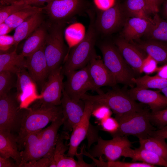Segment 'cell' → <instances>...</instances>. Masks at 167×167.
I'll use <instances>...</instances> for the list:
<instances>
[{
    "mask_svg": "<svg viewBox=\"0 0 167 167\" xmlns=\"http://www.w3.org/2000/svg\"><path fill=\"white\" fill-rule=\"evenodd\" d=\"M52 0H17L14 3L32 6L41 5L45 3L47 4Z\"/></svg>",
    "mask_w": 167,
    "mask_h": 167,
    "instance_id": "45",
    "label": "cell"
},
{
    "mask_svg": "<svg viewBox=\"0 0 167 167\" xmlns=\"http://www.w3.org/2000/svg\"><path fill=\"white\" fill-rule=\"evenodd\" d=\"M86 0H52L42 7L57 24L81 14L88 9Z\"/></svg>",
    "mask_w": 167,
    "mask_h": 167,
    "instance_id": "10",
    "label": "cell"
},
{
    "mask_svg": "<svg viewBox=\"0 0 167 167\" xmlns=\"http://www.w3.org/2000/svg\"><path fill=\"white\" fill-rule=\"evenodd\" d=\"M100 122L103 130L110 133L113 136L118 132L119 124L115 118L110 117L100 121Z\"/></svg>",
    "mask_w": 167,
    "mask_h": 167,
    "instance_id": "37",
    "label": "cell"
},
{
    "mask_svg": "<svg viewBox=\"0 0 167 167\" xmlns=\"http://www.w3.org/2000/svg\"><path fill=\"white\" fill-rule=\"evenodd\" d=\"M128 18L122 3L117 2L110 8L97 12L96 27L99 34L109 35L122 28Z\"/></svg>",
    "mask_w": 167,
    "mask_h": 167,
    "instance_id": "8",
    "label": "cell"
},
{
    "mask_svg": "<svg viewBox=\"0 0 167 167\" xmlns=\"http://www.w3.org/2000/svg\"><path fill=\"white\" fill-rule=\"evenodd\" d=\"M61 105L62 109L64 129L72 131L83 117L85 106L84 101L81 99L76 101L71 99L63 88Z\"/></svg>",
    "mask_w": 167,
    "mask_h": 167,
    "instance_id": "15",
    "label": "cell"
},
{
    "mask_svg": "<svg viewBox=\"0 0 167 167\" xmlns=\"http://www.w3.org/2000/svg\"><path fill=\"white\" fill-rule=\"evenodd\" d=\"M96 144L94 145L89 153L86 152L84 148L83 154L93 157H102L104 155L108 161H115L122 156L125 150L131 147V143L126 136L119 135L113 136L109 140L98 137Z\"/></svg>",
    "mask_w": 167,
    "mask_h": 167,
    "instance_id": "9",
    "label": "cell"
},
{
    "mask_svg": "<svg viewBox=\"0 0 167 167\" xmlns=\"http://www.w3.org/2000/svg\"><path fill=\"white\" fill-rule=\"evenodd\" d=\"M156 75L160 77L167 79V63L158 67Z\"/></svg>",
    "mask_w": 167,
    "mask_h": 167,
    "instance_id": "48",
    "label": "cell"
},
{
    "mask_svg": "<svg viewBox=\"0 0 167 167\" xmlns=\"http://www.w3.org/2000/svg\"><path fill=\"white\" fill-rule=\"evenodd\" d=\"M122 156L131 158L134 161H141L155 166L167 167V161L162 157L140 147L134 149L128 148L125 151Z\"/></svg>",
    "mask_w": 167,
    "mask_h": 167,
    "instance_id": "25",
    "label": "cell"
},
{
    "mask_svg": "<svg viewBox=\"0 0 167 167\" xmlns=\"http://www.w3.org/2000/svg\"><path fill=\"white\" fill-rule=\"evenodd\" d=\"M17 0H0L2 5H8L14 3Z\"/></svg>",
    "mask_w": 167,
    "mask_h": 167,
    "instance_id": "51",
    "label": "cell"
},
{
    "mask_svg": "<svg viewBox=\"0 0 167 167\" xmlns=\"http://www.w3.org/2000/svg\"><path fill=\"white\" fill-rule=\"evenodd\" d=\"M151 136L167 139V126L161 129L153 131L151 133Z\"/></svg>",
    "mask_w": 167,
    "mask_h": 167,
    "instance_id": "46",
    "label": "cell"
},
{
    "mask_svg": "<svg viewBox=\"0 0 167 167\" xmlns=\"http://www.w3.org/2000/svg\"><path fill=\"white\" fill-rule=\"evenodd\" d=\"M105 167H154L155 166L143 162H127L118 161L106 162Z\"/></svg>",
    "mask_w": 167,
    "mask_h": 167,
    "instance_id": "40",
    "label": "cell"
},
{
    "mask_svg": "<svg viewBox=\"0 0 167 167\" xmlns=\"http://www.w3.org/2000/svg\"><path fill=\"white\" fill-rule=\"evenodd\" d=\"M63 24L56 23L47 34L44 53L49 73L59 68L65 58L66 48L63 38Z\"/></svg>",
    "mask_w": 167,
    "mask_h": 167,
    "instance_id": "7",
    "label": "cell"
},
{
    "mask_svg": "<svg viewBox=\"0 0 167 167\" xmlns=\"http://www.w3.org/2000/svg\"><path fill=\"white\" fill-rule=\"evenodd\" d=\"M122 4L128 18L137 17L149 20L152 19L149 15L152 14L144 0H124Z\"/></svg>",
    "mask_w": 167,
    "mask_h": 167,
    "instance_id": "30",
    "label": "cell"
},
{
    "mask_svg": "<svg viewBox=\"0 0 167 167\" xmlns=\"http://www.w3.org/2000/svg\"><path fill=\"white\" fill-rule=\"evenodd\" d=\"M47 34L45 28L39 27L25 41L21 53L25 58L40 49L45 43Z\"/></svg>",
    "mask_w": 167,
    "mask_h": 167,
    "instance_id": "29",
    "label": "cell"
},
{
    "mask_svg": "<svg viewBox=\"0 0 167 167\" xmlns=\"http://www.w3.org/2000/svg\"><path fill=\"white\" fill-rule=\"evenodd\" d=\"M18 148L16 137L11 131L0 130V156L12 158L19 167L21 163L22 158Z\"/></svg>",
    "mask_w": 167,
    "mask_h": 167,
    "instance_id": "22",
    "label": "cell"
},
{
    "mask_svg": "<svg viewBox=\"0 0 167 167\" xmlns=\"http://www.w3.org/2000/svg\"><path fill=\"white\" fill-rule=\"evenodd\" d=\"M92 82L98 91L101 93L100 88L103 86H114L117 84L112 75L105 65L103 60L96 53L87 65Z\"/></svg>",
    "mask_w": 167,
    "mask_h": 167,
    "instance_id": "17",
    "label": "cell"
},
{
    "mask_svg": "<svg viewBox=\"0 0 167 167\" xmlns=\"http://www.w3.org/2000/svg\"><path fill=\"white\" fill-rule=\"evenodd\" d=\"M154 59L158 63H167V44L152 39L130 42Z\"/></svg>",
    "mask_w": 167,
    "mask_h": 167,
    "instance_id": "21",
    "label": "cell"
},
{
    "mask_svg": "<svg viewBox=\"0 0 167 167\" xmlns=\"http://www.w3.org/2000/svg\"><path fill=\"white\" fill-rule=\"evenodd\" d=\"M45 46V44L40 49L25 57L26 69L36 84L42 87L49 74L44 53Z\"/></svg>",
    "mask_w": 167,
    "mask_h": 167,
    "instance_id": "16",
    "label": "cell"
},
{
    "mask_svg": "<svg viewBox=\"0 0 167 167\" xmlns=\"http://www.w3.org/2000/svg\"><path fill=\"white\" fill-rule=\"evenodd\" d=\"M41 12H38L30 17L15 29L13 36L16 48L20 41L28 38L40 27L42 20Z\"/></svg>",
    "mask_w": 167,
    "mask_h": 167,
    "instance_id": "26",
    "label": "cell"
},
{
    "mask_svg": "<svg viewBox=\"0 0 167 167\" xmlns=\"http://www.w3.org/2000/svg\"><path fill=\"white\" fill-rule=\"evenodd\" d=\"M63 135H58L51 167H87L86 163L65 154L69 147L64 143Z\"/></svg>",
    "mask_w": 167,
    "mask_h": 167,
    "instance_id": "23",
    "label": "cell"
},
{
    "mask_svg": "<svg viewBox=\"0 0 167 167\" xmlns=\"http://www.w3.org/2000/svg\"><path fill=\"white\" fill-rule=\"evenodd\" d=\"M158 62L149 55H147L143 60L140 68V73L143 72L147 74L156 72L158 67Z\"/></svg>",
    "mask_w": 167,
    "mask_h": 167,
    "instance_id": "38",
    "label": "cell"
},
{
    "mask_svg": "<svg viewBox=\"0 0 167 167\" xmlns=\"http://www.w3.org/2000/svg\"><path fill=\"white\" fill-rule=\"evenodd\" d=\"M135 101L148 105L152 112H155L167 108V98L159 91L132 88L126 92Z\"/></svg>",
    "mask_w": 167,
    "mask_h": 167,
    "instance_id": "18",
    "label": "cell"
},
{
    "mask_svg": "<svg viewBox=\"0 0 167 167\" xmlns=\"http://www.w3.org/2000/svg\"><path fill=\"white\" fill-rule=\"evenodd\" d=\"M132 82L138 88L161 89L167 87V79L160 77L156 75L151 76L146 75L137 78H134Z\"/></svg>",
    "mask_w": 167,
    "mask_h": 167,
    "instance_id": "33",
    "label": "cell"
},
{
    "mask_svg": "<svg viewBox=\"0 0 167 167\" xmlns=\"http://www.w3.org/2000/svg\"><path fill=\"white\" fill-rule=\"evenodd\" d=\"M159 90L167 98V87Z\"/></svg>",
    "mask_w": 167,
    "mask_h": 167,
    "instance_id": "52",
    "label": "cell"
},
{
    "mask_svg": "<svg viewBox=\"0 0 167 167\" xmlns=\"http://www.w3.org/2000/svg\"><path fill=\"white\" fill-rule=\"evenodd\" d=\"M161 13L163 18L167 20V0H165L162 5Z\"/></svg>",
    "mask_w": 167,
    "mask_h": 167,
    "instance_id": "50",
    "label": "cell"
},
{
    "mask_svg": "<svg viewBox=\"0 0 167 167\" xmlns=\"http://www.w3.org/2000/svg\"><path fill=\"white\" fill-rule=\"evenodd\" d=\"M152 14L158 13L165 0H144Z\"/></svg>",
    "mask_w": 167,
    "mask_h": 167,
    "instance_id": "43",
    "label": "cell"
},
{
    "mask_svg": "<svg viewBox=\"0 0 167 167\" xmlns=\"http://www.w3.org/2000/svg\"><path fill=\"white\" fill-rule=\"evenodd\" d=\"M83 101L85 104L84 114L81 120L72 131L66 155L73 158L75 156H77L78 147L82 141L88 136L92 126L90 123V120L94 106L89 101Z\"/></svg>",
    "mask_w": 167,
    "mask_h": 167,
    "instance_id": "14",
    "label": "cell"
},
{
    "mask_svg": "<svg viewBox=\"0 0 167 167\" xmlns=\"http://www.w3.org/2000/svg\"><path fill=\"white\" fill-rule=\"evenodd\" d=\"M147 109L134 112L121 116H115L119 124L117 135L126 136L133 135L139 138H146L151 136L152 132L156 130L151 124Z\"/></svg>",
    "mask_w": 167,
    "mask_h": 167,
    "instance_id": "6",
    "label": "cell"
},
{
    "mask_svg": "<svg viewBox=\"0 0 167 167\" xmlns=\"http://www.w3.org/2000/svg\"><path fill=\"white\" fill-rule=\"evenodd\" d=\"M12 30V29L5 22L0 24V36L7 35Z\"/></svg>",
    "mask_w": 167,
    "mask_h": 167,
    "instance_id": "49",
    "label": "cell"
},
{
    "mask_svg": "<svg viewBox=\"0 0 167 167\" xmlns=\"http://www.w3.org/2000/svg\"><path fill=\"white\" fill-rule=\"evenodd\" d=\"M21 53L18 54L16 48L9 53L0 54V72L9 71L15 74L20 69L26 68V59Z\"/></svg>",
    "mask_w": 167,
    "mask_h": 167,
    "instance_id": "27",
    "label": "cell"
},
{
    "mask_svg": "<svg viewBox=\"0 0 167 167\" xmlns=\"http://www.w3.org/2000/svg\"><path fill=\"white\" fill-rule=\"evenodd\" d=\"M150 119L151 123L158 129L167 126V108L159 111L150 112Z\"/></svg>",
    "mask_w": 167,
    "mask_h": 167,
    "instance_id": "35",
    "label": "cell"
},
{
    "mask_svg": "<svg viewBox=\"0 0 167 167\" xmlns=\"http://www.w3.org/2000/svg\"><path fill=\"white\" fill-rule=\"evenodd\" d=\"M66 76L67 79L64 84V89L71 99L79 101L89 90L95 91L98 93L90 77L87 65Z\"/></svg>",
    "mask_w": 167,
    "mask_h": 167,
    "instance_id": "12",
    "label": "cell"
},
{
    "mask_svg": "<svg viewBox=\"0 0 167 167\" xmlns=\"http://www.w3.org/2000/svg\"><path fill=\"white\" fill-rule=\"evenodd\" d=\"M62 116L61 105H45L39 103L25 109L16 137L18 144L22 146L24 139L28 134L42 130L49 123Z\"/></svg>",
    "mask_w": 167,
    "mask_h": 167,
    "instance_id": "3",
    "label": "cell"
},
{
    "mask_svg": "<svg viewBox=\"0 0 167 167\" xmlns=\"http://www.w3.org/2000/svg\"><path fill=\"white\" fill-rule=\"evenodd\" d=\"M63 122L62 116L46 128L28 134L23 144L24 148L21 152L22 161L20 165L43 157L53 158L58 131Z\"/></svg>",
    "mask_w": 167,
    "mask_h": 167,
    "instance_id": "1",
    "label": "cell"
},
{
    "mask_svg": "<svg viewBox=\"0 0 167 167\" xmlns=\"http://www.w3.org/2000/svg\"><path fill=\"white\" fill-rule=\"evenodd\" d=\"M96 6L101 10H107L113 6L115 3V0H94Z\"/></svg>",
    "mask_w": 167,
    "mask_h": 167,
    "instance_id": "44",
    "label": "cell"
},
{
    "mask_svg": "<svg viewBox=\"0 0 167 167\" xmlns=\"http://www.w3.org/2000/svg\"><path fill=\"white\" fill-rule=\"evenodd\" d=\"M15 41L13 36L7 35L0 36V49L5 51L9 49L13 45H15Z\"/></svg>",
    "mask_w": 167,
    "mask_h": 167,
    "instance_id": "42",
    "label": "cell"
},
{
    "mask_svg": "<svg viewBox=\"0 0 167 167\" xmlns=\"http://www.w3.org/2000/svg\"><path fill=\"white\" fill-rule=\"evenodd\" d=\"M15 74L17 90L16 97L18 101L21 102L27 97L36 94V83L26 68L21 69Z\"/></svg>",
    "mask_w": 167,
    "mask_h": 167,
    "instance_id": "24",
    "label": "cell"
},
{
    "mask_svg": "<svg viewBox=\"0 0 167 167\" xmlns=\"http://www.w3.org/2000/svg\"><path fill=\"white\" fill-rule=\"evenodd\" d=\"M81 99L89 101L95 105L106 106L117 116L140 111L144 109L126 92L118 90H113L105 93L103 92L95 95L85 93Z\"/></svg>",
    "mask_w": 167,
    "mask_h": 167,
    "instance_id": "5",
    "label": "cell"
},
{
    "mask_svg": "<svg viewBox=\"0 0 167 167\" xmlns=\"http://www.w3.org/2000/svg\"><path fill=\"white\" fill-rule=\"evenodd\" d=\"M14 74L9 71L0 72V96L8 93L14 86Z\"/></svg>",
    "mask_w": 167,
    "mask_h": 167,
    "instance_id": "34",
    "label": "cell"
},
{
    "mask_svg": "<svg viewBox=\"0 0 167 167\" xmlns=\"http://www.w3.org/2000/svg\"><path fill=\"white\" fill-rule=\"evenodd\" d=\"M62 66L50 72L42 87L39 103L45 105H61L64 88Z\"/></svg>",
    "mask_w": 167,
    "mask_h": 167,
    "instance_id": "13",
    "label": "cell"
},
{
    "mask_svg": "<svg viewBox=\"0 0 167 167\" xmlns=\"http://www.w3.org/2000/svg\"><path fill=\"white\" fill-rule=\"evenodd\" d=\"M114 43L127 63L135 73H140L142 63L147 56L143 51L132 43L119 36Z\"/></svg>",
    "mask_w": 167,
    "mask_h": 167,
    "instance_id": "19",
    "label": "cell"
},
{
    "mask_svg": "<svg viewBox=\"0 0 167 167\" xmlns=\"http://www.w3.org/2000/svg\"><path fill=\"white\" fill-rule=\"evenodd\" d=\"M98 47L102 55L103 62L113 75L117 84L133 88L132 80L135 73L125 61L114 43L104 41Z\"/></svg>",
    "mask_w": 167,
    "mask_h": 167,
    "instance_id": "4",
    "label": "cell"
},
{
    "mask_svg": "<svg viewBox=\"0 0 167 167\" xmlns=\"http://www.w3.org/2000/svg\"><path fill=\"white\" fill-rule=\"evenodd\" d=\"M42 10V7L28 5L11 15L5 22L13 30L30 17Z\"/></svg>",
    "mask_w": 167,
    "mask_h": 167,
    "instance_id": "32",
    "label": "cell"
},
{
    "mask_svg": "<svg viewBox=\"0 0 167 167\" xmlns=\"http://www.w3.org/2000/svg\"><path fill=\"white\" fill-rule=\"evenodd\" d=\"M18 101L16 96L8 93L0 96V130L19 131L25 109Z\"/></svg>",
    "mask_w": 167,
    "mask_h": 167,
    "instance_id": "11",
    "label": "cell"
},
{
    "mask_svg": "<svg viewBox=\"0 0 167 167\" xmlns=\"http://www.w3.org/2000/svg\"><path fill=\"white\" fill-rule=\"evenodd\" d=\"M151 19L149 20L137 17L128 18L119 36L130 42L139 40L147 31Z\"/></svg>",
    "mask_w": 167,
    "mask_h": 167,
    "instance_id": "20",
    "label": "cell"
},
{
    "mask_svg": "<svg viewBox=\"0 0 167 167\" xmlns=\"http://www.w3.org/2000/svg\"><path fill=\"white\" fill-rule=\"evenodd\" d=\"M94 105V107L92 112V115L98 120L100 121L111 117L112 112L109 107L103 105Z\"/></svg>",
    "mask_w": 167,
    "mask_h": 167,
    "instance_id": "39",
    "label": "cell"
},
{
    "mask_svg": "<svg viewBox=\"0 0 167 167\" xmlns=\"http://www.w3.org/2000/svg\"><path fill=\"white\" fill-rule=\"evenodd\" d=\"M27 6L14 3L2 7L0 10V24L5 22L8 17L15 12Z\"/></svg>",
    "mask_w": 167,
    "mask_h": 167,
    "instance_id": "36",
    "label": "cell"
},
{
    "mask_svg": "<svg viewBox=\"0 0 167 167\" xmlns=\"http://www.w3.org/2000/svg\"><path fill=\"white\" fill-rule=\"evenodd\" d=\"M10 158H5L0 156V167H18L17 164L11 160Z\"/></svg>",
    "mask_w": 167,
    "mask_h": 167,
    "instance_id": "47",
    "label": "cell"
},
{
    "mask_svg": "<svg viewBox=\"0 0 167 167\" xmlns=\"http://www.w3.org/2000/svg\"><path fill=\"white\" fill-rule=\"evenodd\" d=\"M139 140V147L155 153L167 161V143L165 139L150 136Z\"/></svg>",
    "mask_w": 167,
    "mask_h": 167,
    "instance_id": "31",
    "label": "cell"
},
{
    "mask_svg": "<svg viewBox=\"0 0 167 167\" xmlns=\"http://www.w3.org/2000/svg\"><path fill=\"white\" fill-rule=\"evenodd\" d=\"M87 12L89 19L88 30L82 39L71 48L62 66V73L66 76L86 66L96 53L95 46L99 34L95 24L96 13L90 9Z\"/></svg>",
    "mask_w": 167,
    "mask_h": 167,
    "instance_id": "2",
    "label": "cell"
},
{
    "mask_svg": "<svg viewBox=\"0 0 167 167\" xmlns=\"http://www.w3.org/2000/svg\"><path fill=\"white\" fill-rule=\"evenodd\" d=\"M154 15L144 36L146 39L158 40L167 44V20L158 13Z\"/></svg>",
    "mask_w": 167,
    "mask_h": 167,
    "instance_id": "28",
    "label": "cell"
},
{
    "mask_svg": "<svg viewBox=\"0 0 167 167\" xmlns=\"http://www.w3.org/2000/svg\"><path fill=\"white\" fill-rule=\"evenodd\" d=\"M53 158L45 157L37 161L29 162L20 165L19 167H51Z\"/></svg>",
    "mask_w": 167,
    "mask_h": 167,
    "instance_id": "41",
    "label": "cell"
}]
</instances>
